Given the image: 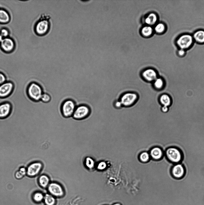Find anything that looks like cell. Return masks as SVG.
<instances>
[{
    "mask_svg": "<svg viewBox=\"0 0 204 205\" xmlns=\"http://www.w3.org/2000/svg\"><path fill=\"white\" fill-rule=\"evenodd\" d=\"M10 20V17L8 14L5 11L0 10V22L7 23Z\"/></svg>",
    "mask_w": 204,
    "mask_h": 205,
    "instance_id": "cell-22",
    "label": "cell"
},
{
    "mask_svg": "<svg viewBox=\"0 0 204 205\" xmlns=\"http://www.w3.org/2000/svg\"><path fill=\"white\" fill-rule=\"evenodd\" d=\"M170 173L171 175L174 178L176 179H181L185 175V168L181 163L175 164L171 167Z\"/></svg>",
    "mask_w": 204,
    "mask_h": 205,
    "instance_id": "cell-10",
    "label": "cell"
},
{
    "mask_svg": "<svg viewBox=\"0 0 204 205\" xmlns=\"http://www.w3.org/2000/svg\"><path fill=\"white\" fill-rule=\"evenodd\" d=\"M27 92L29 97L35 101H40L41 97L44 93L42 86L39 83L32 82L28 86Z\"/></svg>",
    "mask_w": 204,
    "mask_h": 205,
    "instance_id": "cell-2",
    "label": "cell"
},
{
    "mask_svg": "<svg viewBox=\"0 0 204 205\" xmlns=\"http://www.w3.org/2000/svg\"><path fill=\"white\" fill-rule=\"evenodd\" d=\"M142 78L147 82H153L157 77V72L152 68H148L144 70L141 73Z\"/></svg>",
    "mask_w": 204,
    "mask_h": 205,
    "instance_id": "cell-11",
    "label": "cell"
},
{
    "mask_svg": "<svg viewBox=\"0 0 204 205\" xmlns=\"http://www.w3.org/2000/svg\"><path fill=\"white\" fill-rule=\"evenodd\" d=\"M77 105L75 101L70 98L66 99L62 102L60 111L62 116L65 118L72 116Z\"/></svg>",
    "mask_w": 204,
    "mask_h": 205,
    "instance_id": "cell-3",
    "label": "cell"
},
{
    "mask_svg": "<svg viewBox=\"0 0 204 205\" xmlns=\"http://www.w3.org/2000/svg\"><path fill=\"white\" fill-rule=\"evenodd\" d=\"M150 155L146 152H144L140 154L139 156L140 160L142 162H145L148 161L149 159Z\"/></svg>",
    "mask_w": 204,
    "mask_h": 205,
    "instance_id": "cell-26",
    "label": "cell"
},
{
    "mask_svg": "<svg viewBox=\"0 0 204 205\" xmlns=\"http://www.w3.org/2000/svg\"><path fill=\"white\" fill-rule=\"evenodd\" d=\"M165 155L168 160L174 164L180 163L183 159V154L181 150L174 146L168 148L166 149Z\"/></svg>",
    "mask_w": 204,
    "mask_h": 205,
    "instance_id": "cell-4",
    "label": "cell"
},
{
    "mask_svg": "<svg viewBox=\"0 0 204 205\" xmlns=\"http://www.w3.org/2000/svg\"><path fill=\"white\" fill-rule=\"evenodd\" d=\"M19 171L23 176L27 173V170L24 167H21Z\"/></svg>",
    "mask_w": 204,
    "mask_h": 205,
    "instance_id": "cell-33",
    "label": "cell"
},
{
    "mask_svg": "<svg viewBox=\"0 0 204 205\" xmlns=\"http://www.w3.org/2000/svg\"><path fill=\"white\" fill-rule=\"evenodd\" d=\"M106 167V164L104 161H101L98 164L97 168L99 170H103L105 169Z\"/></svg>",
    "mask_w": 204,
    "mask_h": 205,
    "instance_id": "cell-29",
    "label": "cell"
},
{
    "mask_svg": "<svg viewBox=\"0 0 204 205\" xmlns=\"http://www.w3.org/2000/svg\"><path fill=\"white\" fill-rule=\"evenodd\" d=\"M138 95L135 92L125 93L121 97L120 101L123 107H129L134 105L138 99Z\"/></svg>",
    "mask_w": 204,
    "mask_h": 205,
    "instance_id": "cell-6",
    "label": "cell"
},
{
    "mask_svg": "<svg viewBox=\"0 0 204 205\" xmlns=\"http://www.w3.org/2000/svg\"><path fill=\"white\" fill-rule=\"evenodd\" d=\"M47 188L48 193L56 198L62 197L65 195L64 188L57 183L51 182L49 183Z\"/></svg>",
    "mask_w": 204,
    "mask_h": 205,
    "instance_id": "cell-7",
    "label": "cell"
},
{
    "mask_svg": "<svg viewBox=\"0 0 204 205\" xmlns=\"http://www.w3.org/2000/svg\"><path fill=\"white\" fill-rule=\"evenodd\" d=\"M157 20L156 15L153 13H151L146 18L145 22L147 24L152 25L156 23Z\"/></svg>",
    "mask_w": 204,
    "mask_h": 205,
    "instance_id": "cell-23",
    "label": "cell"
},
{
    "mask_svg": "<svg viewBox=\"0 0 204 205\" xmlns=\"http://www.w3.org/2000/svg\"><path fill=\"white\" fill-rule=\"evenodd\" d=\"M52 26L51 17L49 14L43 15L36 24L35 30L36 33L40 35L48 34L51 31Z\"/></svg>",
    "mask_w": 204,
    "mask_h": 205,
    "instance_id": "cell-1",
    "label": "cell"
},
{
    "mask_svg": "<svg viewBox=\"0 0 204 205\" xmlns=\"http://www.w3.org/2000/svg\"><path fill=\"white\" fill-rule=\"evenodd\" d=\"M17 65V64H14V65H10V66H8V67H6L4 68L1 71V72H2V71L3 70H4V69H5V68H7V67H9L11 66H12V65ZM28 65H34V66L36 67V68H38V69H39V83H39V80H40V71H39V68H38V67H37L36 66H35V65H32V64H28Z\"/></svg>",
    "mask_w": 204,
    "mask_h": 205,
    "instance_id": "cell-37",
    "label": "cell"
},
{
    "mask_svg": "<svg viewBox=\"0 0 204 205\" xmlns=\"http://www.w3.org/2000/svg\"><path fill=\"white\" fill-rule=\"evenodd\" d=\"M2 37L0 34V42L2 40Z\"/></svg>",
    "mask_w": 204,
    "mask_h": 205,
    "instance_id": "cell-38",
    "label": "cell"
},
{
    "mask_svg": "<svg viewBox=\"0 0 204 205\" xmlns=\"http://www.w3.org/2000/svg\"><path fill=\"white\" fill-rule=\"evenodd\" d=\"M43 201L45 205H55L56 198L48 193H47L44 194Z\"/></svg>",
    "mask_w": 204,
    "mask_h": 205,
    "instance_id": "cell-18",
    "label": "cell"
},
{
    "mask_svg": "<svg viewBox=\"0 0 204 205\" xmlns=\"http://www.w3.org/2000/svg\"><path fill=\"white\" fill-rule=\"evenodd\" d=\"M1 48L5 51L9 52L11 51L14 47V43L11 39L5 38L2 39L1 42Z\"/></svg>",
    "mask_w": 204,
    "mask_h": 205,
    "instance_id": "cell-14",
    "label": "cell"
},
{
    "mask_svg": "<svg viewBox=\"0 0 204 205\" xmlns=\"http://www.w3.org/2000/svg\"><path fill=\"white\" fill-rule=\"evenodd\" d=\"M165 83L162 77H157L153 82L154 88L157 90H161L165 87Z\"/></svg>",
    "mask_w": 204,
    "mask_h": 205,
    "instance_id": "cell-17",
    "label": "cell"
},
{
    "mask_svg": "<svg viewBox=\"0 0 204 205\" xmlns=\"http://www.w3.org/2000/svg\"><path fill=\"white\" fill-rule=\"evenodd\" d=\"M51 100V95L48 93L44 92L41 97L40 101L43 103H47L50 102Z\"/></svg>",
    "mask_w": 204,
    "mask_h": 205,
    "instance_id": "cell-24",
    "label": "cell"
},
{
    "mask_svg": "<svg viewBox=\"0 0 204 205\" xmlns=\"http://www.w3.org/2000/svg\"><path fill=\"white\" fill-rule=\"evenodd\" d=\"M164 25L162 23H159L156 26L155 29L156 31L159 33L163 32L165 30Z\"/></svg>",
    "mask_w": 204,
    "mask_h": 205,
    "instance_id": "cell-28",
    "label": "cell"
},
{
    "mask_svg": "<svg viewBox=\"0 0 204 205\" xmlns=\"http://www.w3.org/2000/svg\"><path fill=\"white\" fill-rule=\"evenodd\" d=\"M197 42L201 43H204V31L200 30L195 32L193 36Z\"/></svg>",
    "mask_w": 204,
    "mask_h": 205,
    "instance_id": "cell-20",
    "label": "cell"
},
{
    "mask_svg": "<svg viewBox=\"0 0 204 205\" xmlns=\"http://www.w3.org/2000/svg\"><path fill=\"white\" fill-rule=\"evenodd\" d=\"M12 110L11 104L5 102L0 104V118L4 119L7 117L10 114Z\"/></svg>",
    "mask_w": 204,
    "mask_h": 205,
    "instance_id": "cell-13",
    "label": "cell"
},
{
    "mask_svg": "<svg viewBox=\"0 0 204 205\" xmlns=\"http://www.w3.org/2000/svg\"><path fill=\"white\" fill-rule=\"evenodd\" d=\"M161 110L163 113H166L168 111L169 107L162 106L161 108Z\"/></svg>",
    "mask_w": 204,
    "mask_h": 205,
    "instance_id": "cell-34",
    "label": "cell"
},
{
    "mask_svg": "<svg viewBox=\"0 0 204 205\" xmlns=\"http://www.w3.org/2000/svg\"><path fill=\"white\" fill-rule=\"evenodd\" d=\"M7 81L5 75L2 73L0 72V85Z\"/></svg>",
    "mask_w": 204,
    "mask_h": 205,
    "instance_id": "cell-30",
    "label": "cell"
},
{
    "mask_svg": "<svg viewBox=\"0 0 204 205\" xmlns=\"http://www.w3.org/2000/svg\"><path fill=\"white\" fill-rule=\"evenodd\" d=\"M159 101L160 104L163 106L170 107L172 104V99L168 94L164 93L159 97Z\"/></svg>",
    "mask_w": 204,
    "mask_h": 205,
    "instance_id": "cell-15",
    "label": "cell"
},
{
    "mask_svg": "<svg viewBox=\"0 0 204 205\" xmlns=\"http://www.w3.org/2000/svg\"><path fill=\"white\" fill-rule=\"evenodd\" d=\"M91 111V109L88 105L80 104L77 105L72 117L76 120H83L89 116Z\"/></svg>",
    "mask_w": 204,
    "mask_h": 205,
    "instance_id": "cell-5",
    "label": "cell"
},
{
    "mask_svg": "<svg viewBox=\"0 0 204 205\" xmlns=\"http://www.w3.org/2000/svg\"><path fill=\"white\" fill-rule=\"evenodd\" d=\"M113 205H121V204H120V203H115Z\"/></svg>",
    "mask_w": 204,
    "mask_h": 205,
    "instance_id": "cell-39",
    "label": "cell"
},
{
    "mask_svg": "<svg viewBox=\"0 0 204 205\" xmlns=\"http://www.w3.org/2000/svg\"><path fill=\"white\" fill-rule=\"evenodd\" d=\"M44 194L40 191L34 192L32 195L33 200L36 203H40L43 201Z\"/></svg>",
    "mask_w": 204,
    "mask_h": 205,
    "instance_id": "cell-21",
    "label": "cell"
},
{
    "mask_svg": "<svg viewBox=\"0 0 204 205\" xmlns=\"http://www.w3.org/2000/svg\"><path fill=\"white\" fill-rule=\"evenodd\" d=\"M8 31L5 29H3L1 30L0 34L2 37H6L8 35Z\"/></svg>",
    "mask_w": 204,
    "mask_h": 205,
    "instance_id": "cell-32",
    "label": "cell"
},
{
    "mask_svg": "<svg viewBox=\"0 0 204 205\" xmlns=\"http://www.w3.org/2000/svg\"><path fill=\"white\" fill-rule=\"evenodd\" d=\"M15 176L16 178L18 179H20L23 177V176L19 171L16 172L15 173Z\"/></svg>",
    "mask_w": 204,
    "mask_h": 205,
    "instance_id": "cell-35",
    "label": "cell"
},
{
    "mask_svg": "<svg viewBox=\"0 0 204 205\" xmlns=\"http://www.w3.org/2000/svg\"><path fill=\"white\" fill-rule=\"evenodd\" d=\"M185 50L180 49L178 51V54L180 56H182L185 54Z\"/></svg>",
    "mask_w": 204,
    "mask_h": 205,
    "instance_id": "cell-36",
    "label": "cell"
},
{
    "mask_svg": "<svg viewBox=\"0 0 204 205\" xmlns=\"http://www.w3.org/2000/svg\"><path fill=\"white\" fill-rule=\"evenodd\" d=\"M14 87L13 83L9 81L0 85V98H4L9 96L12 93Z\"/></svg>",
    "mask_w": 204,
    "mask_h": 205,
    "instance_id": "cell-9",
    "label": "cell"
},
{
    "mask_svg": "<svg viewBox=\"0 0 204 205\" xmlns=\"http://www.w3.org/2000/svg\"><path fill=\"white\" fill-rule=\"evenodd\" d=\"M114 106L116 108L119 109L122 107V104L120 101H117L114 103Z\"/></svg>",
    "mask_w": 204,
    "mask_h": 205,
    "instance_id": "cell-31",
    "label": "cell"
},
{
    "mask_svg": "<svg viewBox=\"0 0 204 205\" xmlns=\"http://www.w3.org/2000/svg\"><path fill=\"white\" fill-rule=\"evenodd\" d=\"M193 39V37L191 35L184 34L178 38L176 41V44L180 49L185 50L192 45Z\"/></svg>",
    "mask_w": 204,
    "mask_h": 205,
    "instance_id": "cell-8",
    "label": "cell"
},
{
    "mask_svg": "<svg viewBox=\"0 0 204 205\" xmlns=\"http://www.w3.org/2000/svg\"><path fill=\"white\" fill-rule=\"evenodd\" d=\"M50 180L46 175H43L40 176L38 182L39 185L42 188H47L49 184Z\"/></svg>",
    "mask_w": 204,
    "mask_h": 205,
    "instance_id": "cell-19",
    "label": "cell"
},
{
    "mask_svg": "<svg viewBox=\"0 0 204 205\" xmlns=\"http://www.w3.org/2000/svg\"><path fill=\"white\" fill-rule=\"evenodd\" d=\"M150 155L154 159L158 160L162 158L163 152L162 150L160 147H155L151 150Z\"/></svg>",
    "mask_w": 204,
    "mask_h": 205,
    "instance_id": "cell-16",
    "label": "cell"
},
{
    "mask_svg": "<svg viewBox=\"0 0 204 205\" xmlns=\"http://www.w3.org/2000/svg\"><path fill=\"white\" fill-rule=\"evenodd\" d=\"M86 166L89 169H92L94 166L95 163L93 160L90 157H87L85 160Z\"/></svg>",
    "mask_w": 204,
    "mask_h": 205,
    "instance_id": "cell-27",
    "label": "cell"
},
{
    "mask_svg": "<svg viewBox=\"0 0 204 205\" xmlns=\"http://www.w3.org/2000/svg\"><path fill=\"white\" fill-rule=\"evenodd\" d=\"M152 31L153 29L151 27L146 26L142 28L141 32L144 35L147 36L151 35Z\"/></svg>",
    "mask_w": 204,
    "mask_h": 205,
    "instance_id": "cell-25",
    "label": "cell"
},
{
    "mask_svg": "<svg viewBox=\"0 0 204 205\" xmlns=\"http://www.w3.org/2000/svg\"><path fill=\"white\" fill-rule=\"evenodd\" d=\"M42 167V164L40 162L32 163L28 167L27 170V174L30 176H35L39 173Z\"/></svg>",
    "mask_w": 204,
    "mask_h": 205,
    "instance_id": "cell-12",
    "label": "cell"
}]
</instances>
